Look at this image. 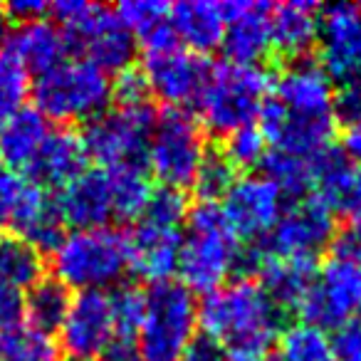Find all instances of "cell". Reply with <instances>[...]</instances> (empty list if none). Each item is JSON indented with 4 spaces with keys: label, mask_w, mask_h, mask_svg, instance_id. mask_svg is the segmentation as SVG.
Returning <instances> with one entry per match:
<instances>
[{
    "label": "cell",
    "mask_w": 361,
    "mask_h": 361,
    "mask_svg": "<svg viewBox=\"0 0 361 361\" xmlns=\"http://www.w3.org/2000/svg\"><path fill=\"white\" fill-rule=\"evenodd\" d=\"M203 334L216 339L233 359H257L282 331V310L255 277H235L198 305Z\"/></svg>",
    "instance_id": "obj_1"
},
{
    "label": "cell",
    "mask_w": 361,
    "mask_h": 361,
    "mask_svg": "<svg viewBox=\"0 0 361 361\" xmlns=\"http://www.w3.org/2000/svg\"><path fill=\"white\" fill-rule=\"evenodd\" d=\"M247 257L228 228L218 203H198L188 211V233L178 257L180 285L193 295H211L231 282Z\"/></svg>",
    "instance_id": "obj_2"
},
{
    "label": "cell",
    "mask_w": 361,
    "mask_h": 361,
    "mask_svg": "<svg viewBox=\"0 0 361 361\" xmlns=\"http://www.w3.org/2000/svg\"><path fill=\"white\" fill-rule=\"evenodd\" d=\"M52 272L67 290H114L129 272V235L111 226L67 233L52 247Z\"/></svg>",
    "instance_id": "obj_3"
},
{
    "label": "cell",
    "mask_w": 361,
    "mask_h": 361,
    "mask_svg": "<svg viewBox=\"0 0 361 361\" xmlns=\"http://www.w3.org/2000/svg\"><path fill=\"white\" fill-rule=\"evenodd\" d=\"M270 97L272 77L260 65L218 62L208 70L206 85L196 99L201 124L226 136L240 126L255 124Z\"/></svg>",
    "instance_id": "obj_4"
},
{
    "label": "cell",
    "mask_w": 361,
    "mask_h": 361,
    "mask_svg": "<svg viewBox=\"0 0 361 361\" xmlns=\"http://www.w3.org/2000/svg\"><path fill=\"white\" fill-rule=\"evenodd\" d=\"M35 109L47 121L80 124L97 119L111 104V77L85 57L65 60L32 87Z\"/></svg>",
    "instance_id": "obj_5"
},
{
    "label": "cell",
    "mask_w": 361,
    "mask_h": 361,
    "mask_svg": "<svg viewBox=\"0 0 361 361\" xmlns=\"http://www.w3.org/2000/svg\"><path fill=\"white\" fill-rule=\"evenodd\" d=\"M47 16L65 30L70 47L77 45L85 52V60L104 70L106 75L109 72L119 75L131 67L136 40L119 20L116 11L82 0H57L50 3Z\"/></svg>",
    "instance_id": "obj_6"
},
{
    "label": "cell",
    "mask_w": 361,
    "mask_h": 361,
    "mask_svg": "<svg viewBox=\"0 0 361 361\" xmlns=\"http://www.w3.org/2000/svg\"><path fill=\"white\" fill-rule=\"evenodd\" d=\"M208 156V141L203 124L188 109H164L154 119L146 146V164L151 176L164 188L193 186L198 171Z\"/></svg>",
    "instance_id": "obj_7"
},
{
    "label": "cell",
    "mask_w": 361,
    "mask_h": 361,
    "mask_svg": "<svg viewBox=\"0 0 361 361\" xmlns=\"http://www.w3.org/2000/svg\"><path fill=\"white\" fill-rule=\"evenodd\" d=\"M198 302L180 282L154 285L146 292V312L134 339L139 361H178L196 336Z\"/></svg>",
    "instance_id": "obj_8"
},
{
    "label": "cell",
    "mask_w": 361,
    "mask_h": 361,
    "mask_svg": "<svg viewBox=\"0 0 361 361\" xmlns=\"http://www.w3.org/2000/svg\"><path fill=\"white\" fill-rule=\"evenodd\" d=\"M154 109L144 106H109L104 114L92 119L82 134L87 161H94L102 171L119 166H141L146 159Z\"/></svg>",
    "instance_id": "obj_9"
},
{
    "label": "cell",
    "mask_w": 361,
    "mask_h": 361,
    "mask_svg": "<svg viewBox=\"0 0 361 361\" xmlns=\"http://www.w3.org/2000/svg\"><path fill=\"white\" fill-rule=\"evenodd\" d=\"M302 322L322 329H341L361 314V262L331 255L317 270L307 300L300 307Z\"/></svg>",
    "instance_id": "obj_10"
},
{
    "label": "cell",
    "mask_w": 361,
    "mask_h": 361,
    "mask_svg": "<svg viewBox=\"0 0 361 361\" xmlns=\"http://www.w3.org/2000/svg\"><path fill=\"white\" fill-rule=\"evenodd\" d=\"M60 351L70 361H99L119 341L109 292H77L57 329Z\"/></svg>",
    "instance_id": "obj_11"
},
{
    "label": "cell",
    "mask_w": 361,
    "mask_h": 361,
    "mask_svg": "<svg viewBox=\"0 0 361 361\" xmlns=\"http://www.w3.org/2000/svg\"><path fill=\"white\" fill-rule=\"evenodd\" d=\"M208 70L211 65L201 55L173 40L169 45L144 50L141 75L149 87V94L166 102L171 109H186L188 102H196L201 94Z\"/></svg>",
    "instance_id": "obj_12"
},
{
    "label": "cell",
    "mask_w": 361,
    "mask_h": 361,
    "mask_svg": "<svg viewBox=\"0 0 361 361\" xmlns=\"http://www.w3.org/2000/svg\"><path fill=\"white\" fill-rule=\"evenodd\" d=\"M218 206L238 240H262L285 213V193L270 176L245 173L235 178Z\"/></svg>",
    "instance_id": "obj_13"
},
{
    "label": "cell",
    "mask_w": 361,
    "mask_h": 361,
    "mask_svg": "<svg viewBox=\"0 0 361 361\" xmlns=\"http://www.w3.org/2000/svg\"><path fill=\"white\" fill-rule=\"evenodd\" d=\"M319 67L331 82H361V6L336 3L319 13Z\"/></svg>",
    "instance_id": "obj_14"
},
{
    "label": "cell",
    "mask_w": 361,
    "mask_h": 361,
    "mask_svg": "<svg viewBox=\"0 0 361 361\" xmlns=\"http://www.w3.org/2000/svg\"><path fill=\"white\" fill-rule=\"evenodd\" d=\"M334 216L312 198H302L285 208L277 226L267 235V252L300 260H317L334 243Z\"/></svg>",
    "instance_id": "obj_15"
},
{
    "label": "cell",
    "mask_w": 361,
    "mask_h": 361,
    "mask_svg": "<svg viewBox=\"0 0 361 361\" xmlns=\"http://www.w3.org/2000/svg\"><path fill=\"white\" fill-rule=\"evenodd\" d=\"M334 82L314 60H297L272 82L270 99L297 119H336Z\"/></svg>",
    "instance_id": "obj_16"
},
{
    "label": "cell",
    "mask_w": 361,
    "mask_h": 361,
    "mask_svg": "<svg viewBox=\"0 0 361 361\" xmlns=\"http://www.w3.org/2000/svg\"><path fill=\"white\" fill-rule=\"evenodd\" d=\"M180 247V228L159 226L139 218V226L129 235V270L151 285L171 282V277L178 272Z\"/></svg>",
    "instance_id": "obj_17"
},
{
    "label": "cell",
    "mask_w": 361,
    "mask_h": 361,
    "mask_svg": "<svg viewBox=\"0 0 361 361\" xmlns=\"http://www.w3.org/2000/svg\"><path fill=\"white\" fill-rule=\"evenodd\" d=\"M312 201L331 216L356 218L361 213V171L339 149H329L312 166Z\"/></svg>",
    "instance_id": "obj_18"
},
{
    "label": "cell",
    "mask_w": 361,
    "mask_h": 361,
    "mask_svg": "<svg viewBox=\"0 0 361 361\" xmlns=\"http://www.w3.org/2000/svg\"><path fill=\"white\" fill-rule=\"evenodd\" d=\"M55 206L62 223L72 226V231L109 226V221L114 218V206H111L106 173L102 169H85L77 178H72L67 186L60 188Z\"/></svg>",
    "instance_id": "obj_19"
},
{
    "label": "cell",
    "mask_w": 361,
    "mask_h": 361,
    "mask_svg": "<svg viewBox=\"0 0 361 361\" xmlns=\"http://www.w3.org/2000/svg\"><path fill=\"white\" fill-rule=\"evenodd\" d=\"M221 47L233 65H260L270 47V3H228Z\"/></svg>",
    "instance_id": "obj_20"
},
{
    "label": "cell",
    "mask_w": 361,
    "mask_h": 361,
    "mask_svg": "<svg viewBox=\"0 0 361 361\" xmlns=\"http://www.w3.org/2000/svg\"><path fill=\"white\" fill-rule=\"evenodd\" d=\"M8 40H11L8 55L25 72H35L37 77L55 70L60 62L67 60V52H70V40L65 30L50 18L20 23Z\"/></svg>",
    "instance_id": "obj_21"
},
{
    "label": "cell",
    "mask_w": 361,
    "mask_h": 361,
    "mask_svg": "<svg viewBox=\"0 0 361 361\" xmlns=\"http://www.w3.org/2000/svg\"><path fill=\"white\" fill-rule=\"evenodd\" d=\"M228 23V3L216 0H180L171 6V30L186 50L211 52L221 47Z\"/></svg>",
    "instance_id": "obj_22"
},
{
    "label": "cell",
    "mask_w": 361,
    "mask_h": 361,
    "mask_svg": "<svg viewBox=\"0 0 361 361\" xmlns=\"http://www.w3.org/2000/svg\"><path fill=\"white\" fill-rule=\"evenodd\" d=\"M322 8L305 0L270 6V47L277 55L297 62L317 47Z\"/></svg>",
    "instance_id": "obj_23"
},
{
    "label": "cell",
    "mask_w": 361,
    "mask_h": 361,
    "mask_svg": "<svg viewBox=\"0 0 361 361\" xmlns=\"http://www.w3.org/2000/svg\"><path fill=\"white\" fill-rule=\"evenodd\" d=\"M257 267V282L277 307L300 310L317 277V260H300L265 252L250 262Z\"/></svg>",
    "instance_id": "obj_24"
},
{
    "label": "cell",
    "mask_w": 361,
    "mask_h": 361,
    "mask_svg": "<svg viewBox=\"0 0 361 361\" xmlns=\"http://www.w3.org/2000/svg\"><path fill=\"white\" fill-rule=\"evenodd\" d=\"M87 151L82 136L70 129H52L27 173L37 186L62 188L85 171Z\"/></svg>",
    "instance_id": "obj_25"
},
{
    "label": "cell",
    "mask_w": 361,
    "mask_h": 361,
    "mask_svg": "<svg viewBox=\"0 0 361 361\" xmlns=\"http://www.w3.org/2000/svg\"><path fill=\"white\" fill-rule=\"evenodd\" d=\"M52 126L37 109H20L0 124V164L11 171H30Z\"/></svg>",
    "instance_id": "obj_26"
},
{
    "label": "cell",
    "mask_w": 361,
    "mask_h": 361,
    "mask_svg": "<svg viewBox=\"0 0 361 361\" xmlns=\"http://www.w3.org/2000/svg\"><path fill=\"white\" fill-rule=\"evenodd\" d=\"M116 16L144 50H154V47L169 45L176 40L173 30H171V6L166 3L129 0L116 8Z\"/></svg>",
    "instance_id": "obj_27"
},
{
    "label": "cell",
    "mask_w": 361,
    "mask_h": 361,
    "mask_svg": "<svg viewBox=\"0 0 361 361\" xmlns=\"http://www.w3.org/2000/svg\"><path fill=\"white\" fill-rule=\"evenodd\" d=\"M45 252L20 235L0 238V280L16 290H32L45 280Z\"/></svg>",
    "instance_id": "obj_28"
},
{
    "label": "cell",
    "mask_w": 361,
    "mask_h": 361,
    "mask_svg": "<svg viewBox=\"0 0 361 361\" xmlns=\"http://www.w3.org/2000/svg\"><path fill=\"white\" fill-rule=\"evenodd\" d=\"M109 180L111 206H114V218L119 221H136L144 216L146 206L151 201V178L141 166H119V169L104 171Z\"/></svg>",
    "instance_id": "obj_29"
},
{
    "label": "cell",
    "mask_w": 361,
    "mask_h": 361,
    "mask_svg": "<svg viewBox=\"0 0 361 361\" xmlns=\"http://www.w3.org/2000/svg\"><path fill=\"white\" fill-rule=\"evenodd\" d=\"M282 361H336L334 336L310 322H295L277 336Z\"/></svg>",
    "instance_id": "obj_30"
},
{
    "label": "cell",
    "mask_w": 361,
    "mask_h": 361,
    "mask_svg": "<svg viewBox=\"0 0 361 361\" xmlns=\"http://www.w3.org/2000/svg\"><path fill=\"white\" fill-rule=\"evenodd\" d=\"M72 295L65 285L55 280V277H45L37 282L32 290H27L25 297V317L30 319V326L37 331H57L65 319L67 310H70Z\"/></svg>",
    "instance_id": "obj_31"
},
{
    "label": "cell",
    "mask_w": 361,
    "mask_h": 361,
    "mask_svg": "<svg viewBox=\"0 0 361 361\" xmlns=\"http://www.w3.org/2000/svg\"><path fill=\"white\" fill-rule=\"evenodd\" d=\"M55 356H60V351L45 331L18 326L0 334V361H50Z\"/></svg>",
    "instance_id": "obj_32"
},
{
    "label": "cell",
    "mask_w": 361,
    "mask_h": 361,
    "mask_svg": "<svg viewBox=\"0 0 361 361\" xmlns=\"http://www.w3.org/2000/svg\"><path fill=\"white\" fill-rule=\"evenodd\" d=\"M267 154H270V141H267L265 131L255 124L240 126V129L231 131L223 139L221 156L233 166V169H257L265 164Z\"/></svg>",
    "instance_id": "obj_33"
},
{
    "label": "cell",
    "mask_w": 361,
    "mask_h": 361,
    "mask_svg": "<svg viewBox=\"0 0 361 361\" xmlns=\"http://www.w3.org/2000/svg\"><path fill=\"white\" fill-rule=\"evenodd\" d=\"M314 161L300 159V156H292V154H282V151H270L262 166H265V176H270L275 180L285 196L297 198L310 191Z\"/></svg>",
    "instance_id": "obj_34"
},
{
    "label": "cell",
    "mask_w": 361,
    "mask_h": 361,
    "mask_svg": "<svg viewBox=\"0 0 361 361\" xmlns=\"http://www.w3.org/2000/svg\"><path fill=\"white\" fill-rule=\"evenodd\" d=\"M109 302H111V314H114L119 341L134 344L141 322H144L146 292H141L134 285H121L109 292Z\"/></svg>",
    "instance_id": "obj_35"
},
{
    "label": "cell",
    "mask_w": 361,
    "mask_h": 361,
    "mask_svg": "<svg viewBox=\"0 0 361 361\" xmlns=\"http://www.w3.org/2000/svg\"><path fill=\"white\" fill-rule=\"evenodd\" d=\"M30 77L8 52H0V124L25 109L30 97Z\"/></svg>",
    "instance_id": "obj_36"
},
{
    "label": "cell",
    "mask_w": 361,
    "mask_h": 361,
    "mask_svg": "<svg viewBox=\"0 0 361 361\" xmlns=\"http://www.w3.org/2000/svg\"><path fill=\"white\" fill-rule=\"evenodd\" d=\"M235 169L221 154H208L196 180H193L196 196L201 198L198 203H221L226 198V193L231 191V186L235 183Z\"/></svg>",
    "instance_id": "obj_37"
},
{
    "label": "cell",
    "mask_w": 361,
    "mask_h": 361,
    "mask_svg": "<svg viewBox=\"0 0 361 361\" xmlns=\"http://www.w3.org/2000/svg\"><path fill=\"white\" fill-rule=\"evenodd\" d=\"M188 198L183 196V191H176V188H156L151 193V201L144 211V221L159 223V226L169 228H180L183 221H188Z\"/></svg>",
    "instance_id": "obj_38"
},
{
    "label": "cell",
    "mask_w": 361,
    "mask_h": 361,
    "mask_svg": "<svg viewBox=\"0 0 361 361\" xmlns=\"http://www.w3.org/2000/svg\"><path fill=\"white\" fill-rule=\"evenodd\" d=\"M32 180L25 178L18 171H11L0 164V223H8L16 218L18 208L23 206L27 191H30Z\"/></svg>",
    "instance_id": "obj_39"
},
{
    "label": "cell",
    "mask_w": 361,
    "mask_h": 361,
    "mask_svg": "<svg viewBox=\"0 0 361 361\" xmlns=\"http://www.w3.org/2000/svg\"><path fill=\"white\" fill-rule=\"evenodd\" d=\"M111 99H116L119 106H144L149 104V87L141 75V70H129L119 72L116 80H111Z\"/></svg>",
    "instance_id": "obj_40"
},
{
    "label": "cell",
    "mask_w": 361,
    "mask_h": 361,
    "mask_svg": "<svg viewBox=\"0 0 361 361\" xmlns=\"http://www.w3.org/2000/svg\"><path fill=\"white\" fill-rule=\"evenodd\" d=\"M25 319V297L20 290L0 280V334L23 326Z\"/></svg>",
    "instance_id": "obj_41"
},
{
    "label": "cell",
    "mask_w": 361,
    "mask_h": 361,
    "mask_svg": "<svg viewBox=\"0 0 361 361\" xmlns=\"http://www.w3.org/2000/svg\"><path fill=\"white\" fill-rule=\"evenodd\" d=\"M334 354L336 361H361V319H354L336 329Z\"/></svg>",
    "instance_id": "obj_42"
},
{
    "label": "cell",
    "mask_w": 361,
    "mask_h": 361,
    "mask_svg": "<svg viewBox=\"0 0 361 361\" xmlns=\"http://www.w3.org/2000/svg\"><path fill=\"white\" fill-rule=\"evenodd\" d=\"M178 361H231V354L206 334H196L183 349Z\"/></svg>",
    "instance_id": "obj_43"
},
{
    "label": "cell",
    "mask_w": 361,
    "mask_h": 361,
    "mask_svg": "<svg viewBox=\"0 0 361 361\" xmlns=\"http://www.w3.org/2000/svg\"><path fill=\"white\" fill-rule=\"evenodd\" d=\"M334 252L331 255L346 257V260L361 262V213L356 218H351V223L334 238L331 243Z\"/></svg>",
    "instance_id": "obj_44"
},
{
    "label": "cell",
    "mask_w": 361,
    "mask_h": 361,
    "mask_svg": "<svg viewBox=\"0 0 361 361\" xmlns=\"http://www.w3.org/2000/svg\"><path fill=\"white\" fill-rule=\"evenodd\" d=\"M8 8V16L18 18L20 23H30V20H40V18H47V11H50V3H40V0H16Z\"/></svg>",
    "instance_id": "obj_45"
},
{
    "label": "cell",
    "mask_w": 361,
    "mask_h": 361,
    "mask_svg": "<svg viewBox=\"0 0 361 361\" xmlns=\"http://www.w3.org/2000/svg\"><path fill=\"white\" fill-rule=\"evenodd\" d=\"M339 151L354 166L361 164V121H356V124L346 126L344 136H341V149Z\"/></svg>",
    "instance_id": "obj_46"
},
{
    "label": "cell",
    "mask_w": 361,
    "mask_h": 361,
    "mask_svg": "<svg viewBox=\"0 0 361 361\" xmlns=\"http://www.w3.org/2000/svg\"><path fill=\"white\" fill-rule=\"evenodd\" d=\"M99 361H139V356H136L134 344H126V341H116V344L111 346V349L106 351V354L102 356Z\"/></svg>",
    "instance_id": "obj_47"
},
{
    "label": "cell",
    "mask_w": 361,
    "mask_h": 361,
    "mask_svg": "<svg viewBox=\"0 0 361 361\" xmlns=\"http://www.w3.org/2000/svg\"><path fill=\"white\" fill-rule=\"evenodd\" d=\"M11 37V16H8V8L0 6V45Z\"/></svg>",
    "instance_id": "obj_48"
},
{
    "label": "cell",
    "mask_w": 361,
    "mask_h": 361,
    "mask_svg": "<svg viewBox=\"0 0 361 361\" xmlns=\"http://www.w3.org/2000/svg\"><path fill=\"white\" fill-rule=\"evenodd\" d=\"M235 361H252V359H235Z\"/></svg>",
    "instance_id": "obj_49"
}]
</instances>
